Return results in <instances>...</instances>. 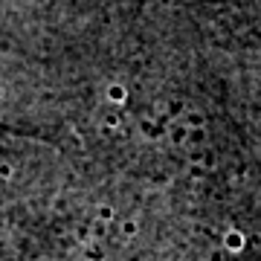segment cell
<instances>
[{
    "mask_svg": "<svg viewBox=\"0 0 261 261\" xmlns=\"http://www.w3.org/2000/svg\"><path fill=\"white\" fill-rule=\"evenodd\" d=\"M87 258L90 261H102V250H99V247H90V250H87Z\"/></svg>",
    "mask_w": 261,
    "mask_h": 261,
    "instance_id": "cell-1",
    "label": "cell"
},
{
    "mask_svg": "<svg viewBox=\"0 0 261 261\" xmlns=\"http://www.w3.org/2000/svg\"><path fill=\"white\" fill-rule=\"evenodd\" d=\"M111 218H113V212L108 206H102V209H99V221H111Z\"/></svg>",
    "mask_w": 261,
    "mask_h": 261,
    "instance_id": "cell-2",
    "label": "cell"
},
{
    "mask_svg": "<svg viewBox=\"0 0 261 261\" xmlns=\"http://www.w3.org/2000/svg\"><path fill=\"white\" fill-rule=\"evenodd\" d=\"M226 244H229V247H241V235H229V238H226Z\"/></svg>",
    "mask_w": 261,
    "mask_h": 261,
    "instance_id": "cell-3",
    "label": "cell"
}]
</instances>
